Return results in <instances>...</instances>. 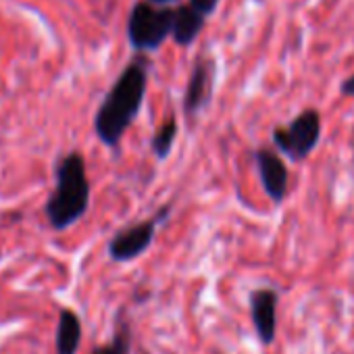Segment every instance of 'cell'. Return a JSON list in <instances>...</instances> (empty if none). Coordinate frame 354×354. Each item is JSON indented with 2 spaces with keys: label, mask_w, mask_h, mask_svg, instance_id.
Instances as JSON below:
<instances>
[{
  "label": "cell",
  "mask_w": 354,
  "mask_h": 354,
  "mask_svg": "<svg viewBox=\"0 0 354 354\" xmlns=\"http://www.w3.org/2000/svg\"><path fill=\"white\" fill-rule=\"evenodd\" d=\"M277 302L279 296L271 288H259L250 294V317L263 346H271L277 333Z\"/></svg>",
  "instance_id": "8"
},
{
  "label": "cell",
  "mask_w": 354,
  "mask_h": 354,
  "mask_svg": "<svg viewBox=\"0 0 354 354\" xmlns=\"http://www.w3.org/2000/svg\"><path fill=\"white\" fill-rule=\"evenodd\" d=\"M148 86V73L142 63H129L123 73L117 77L109 94L104 96L96 117L94 129L102 144L115 148L123 133L131 127L136 117L140 115L144 96Z\"/></svg>",
  "instance_id": "1"
},
{
  "label": "cell",
  "mask_w": 354,
  "mask_h": 354,
  "mask_svg": "<svg viewBox=\"0 0 354 354\" xmlns=\"http://www.w3.org/2000/svg\"><path fill=\"white\" fill-rule=\"evenodd\" d=\"M177 131H180V125H177V121H175L173 117H169V119L156 129V133L152 136L150 148H152V152H154V156H156L158 160H165V158L171 154V150H173V146H175V140H177Z\"/></svg>",
  "instance_id": "11"
},
{
  "label": "cell",
  "mask_w": 354,
  "mask_h": 354,
  "mask_svg": "<svg viewBox=\"0 0 354 354\" xmlns=\"http://www.w3.org/2000/svg\"><path fill=\"white\" fill-rule=\"evenodd\" d=\"M215 88V61L209 57H201L190 73L186 94H184V113L194 119L201 111H205L213 98Z\"/></svg>",
  "instance_id": "6"
},
{
  "label": "cell",
  "mask_w": 354,
  "mask_h": 354,
  "mask_svg": "<svg viewBox=\"0 0 354 354\" xmlns=\"http://www.w3.org/2000/svg\"><path fill=\"white\" fill-rule=\"evenodd\" d=\"M82 344V321L71 308H61L57 333H55V346L57 354H77Z\"/></svg>",
  "instance_id": "10"
},
{
  "label": "cell",
  "mask_w": 354,
  "mask_h": 354,
  "mask_svg": "<svg viewBox=\"0 0 354 354\" xmlns=\"http://www.w3.org/2000/svg\"><path fill=\"white\" fill-rule=\"evenodd\" d=\"M92 354H131V329L127 323H121L106 346L96 348Z\"/></svg>",
  "instance_id": "12"
},
{
  "label": "cell",
  "mask_w": 354,
  "mask_h": 354,
  "mask_svg": "<svg viewBox=\"0 0 354 354\" xmlns=\"http://www.w3.org/2000/svg\"><path fill=\"white\" fill-rule=\"evenodd\" d=\"M339 92H342V96H354V73H352V75H348V77L342 82Z\"/></svg>",
  "instance_id": "14"
},
{
  "label": "cell",
  "mask_w": 354,
  "mask_h": 354,
  "mask_svg": "<svg viewBox=\"0 0 354 354\" xmlns=\"http://www.w3.org/2000/svg\"><path fill=\"white\" fill-rule=\"evenodd\" d=\"M152 5H158V7H169L171 3H177V0H148Z\"/></svg>",
  "instance_id": "15"
},
{
  "label": "cell",
  "mask_w": 354,
  "mask_h": 354,
  "mask_svg": "<svg viewBox=\"0 0 354 354\" xmlns=\"http://www.w3.org/2000/svg\"><path fill=\"white\" fill-rule=\"evenodd\" d=\"M205 19L207 17L190 5L177 7L175 17H173V32H171V38L175 40V44H180V46L194 44L205 28Z\"/></svg>",
  "instance_id": "9"
},
{
  "label": "cell",
  "mask_w": 354,
  "mask_h": 354,
  "mask_svg": "<svg viewBox=\"0 0 354 354\" xmlns=\"http://www.w3.org/2000/svg\"><path fill=\"white\" fill-rule=\"evenodd\" d=\"M57 188L44 211L50 225L59 232L77 223L90 207V182L86 160L80 152H69L57 165Z\"/></svg>",
  "instance_id": "2"
},
{
  "label": "cell",
  "mask_w": 354,
  "mask_h": 354,
  "mask_svg": "<svg viewBox=\"0 0 354 354\" xmlns=\"http://www.w3.org/2000/svg\"><path fill=\"white\" fill-rule=\"evenodd\" d=\"M169 213H171V207L167 205L152 219H146L142 223H136L117 232L113 240L109 242V257L117 263H127L144 254L152 246L156 227L169 217Z\"/></svg>",
  "instance_id": "5"
},
{
  "label": "cell",
  "mask_w": 354,
  "mask_h": 354,
  "mask_svg": "<svg viewBox=\"0 0 354 354\" xmlns=\"http://www.w3.org/2000/svg\"><path fill=\"white\" fill-rule=\"evenodd\" d=\"M175 9L158 7L152 3H136L127 19V38L133 50L152 53L162 46V42L173 32Z\"/></svg>",
  "instance_id": "3"
},
{
  "label": "cell",
  "mask_w": 354,
  "mask_h": 354,
  "mask_svg": "<svg viewBox=\"0 0 354 354\" xmlns=\"http://www.w3.org/2000/svg\"><path fill=\"white\" fill-rule=\"evenodd\" d=\"M323 131L321 113L315 109H306L298 113L288 127L273 129V144L279 152H283L290 160H304L319 144Z\"/></svg>",
  "instance_id": "4"
},
{
  "label": "cell",
  "mask_w": 354,
  "mask_h": 354,
  "mask_svg": "<svg viewBox=\"0 0 354 354\" xmlns=\"http://www.w3.org/2000/svg\"><path fill=\"white\" fill-rule=\"evenodd\" d=\"M254 162H257L261 184H263L267 196L275 205L283 203V198L288 194V184H290V171H288L286 162L281 160V156L269 148H259V150H254Z\"/></svg>",
  "instance_id": "7"
},
{
  "label": "cell",
  "mask_w": 354,
  "mask_h": 354,
  "mask_svg": "<svg viewBox=\"0 0 354 354\" xmlns=\"http://www.w3.org/2000/svg\"><path fill=\"white\" fill-rule=\"evenodd\" d=\"M190 7H194L198 13H203L205 17L213 15L219 7V0H190Z\"/></svg>",
  "instance_id": "13"
}]
</instances>
